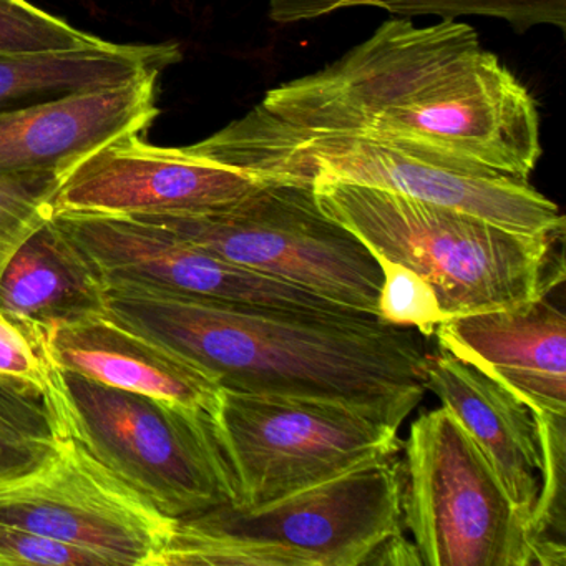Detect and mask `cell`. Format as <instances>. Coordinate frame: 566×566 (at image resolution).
Here are the masks:
<instances>
[{
    "instance_id": "cell-6",
    "label": "cell",
    "mask_w": 566,
    "mask_h": 566,
    "mask_svg": "<svg viewBox=\"0 0 566 566\" xmlns=\"http://www.w3.org/2000/svg\"><path fill=\"white\" fill-rule=\"evenodd\" d=\"M67 433L128 489L171 518L237 505L210 416L57 369Z\"/></svg>"
},
{
    "instance_id": "cell-8",
    "label": "cell",
    "mask_w": 566,
    "mask_h": 566,
    "mask_svg": "<svg viewBox=\"0 0 566 566\" xmlns=\"http://www.w3.org/2000/svg\"><path fill=\"white\" fill-rule=\"evenodd\" d=\"M210 419L241 510L270 505L402 447L399 430L334 400L221 387Z\"/></svg>"
},
{
    "instance_id": "cell-23",
    "label": "cell",
    "mask_w": 566,
    "mask_h": 566,
    "mask_svg": "<svg viewBox=\"0 0 566 566\" xmlns=\"http://www.w3.org/2000/svg\"><path fill=\"white\" fill-rule=\"evenodd\" d=\"M376 260L382 271L377 317L396 326L412 327L422 336H433L436 327L449 319L433 287L403 264Z\"/></svg>"
},
{
    "instance_id": "cell-22",
    "label": "cell",
    "mask_w": 566,
    "mask_h": 566,
    "mask_svg": "<svg viewBox=\"0 0 566 566\" xmlns=\"http://www.w3.org/2000/svg\"><path fill=\"white\" fill-rule=\"evenodd\" d=\"M65 171L0 175V271L22 240L51 217Z\"/></svg>"
},
{
    "instance_id": "cell-4",
    "label": "cell",
    "mask_w": 566,
    "mask_h": 566,
    "mask_svg": "<svg viewBox=\"0 0 566 566\" xmlns=\"http://www.w3.org/2000/svg\"><path fill=\"white\" fill-rule=\"evenodd\" d=\"M321 210L380 260L422 276L447 317L548 296L565 280L559 238L506 230L472 214L376 188L311 184Z\"/></svg>"
},
{
    "instance_id": "cell-24",
    "label": "cell",
    "mask_w": 566,
    "mask_h": 566,
    "mask_svg": "<svg viewBox=\"0 0 566 566\" xmlns=\"http://www.w3.org/2000/svg\"><path fill=\"white\" fill-rule=\"evenodd\" d=\"M107 566L98 553L0 523V566Z\"/></svg>"
},
{
    "instance_id": "cell-13",
    "label": "cell",
    "mask_w": 566,
    "mask_h": 566,
    "mask_svg": "<svg viewBox=\"0 0 566 566\" xmlns=\"http://www.w3.org/2000/svg\"><path fill=\"white\" fill-rule=\"evenodd\" d=\"M160 74L0 114V175L65 171L114 138L144 134L160 115Z\"/></svg>"
},
{
    "instance_id": "cell-25",
    "label": "cell",
    "mask_w": 566,
    "mask_h": 566,
    "mask_svg": "<svg viewBox=\"0 0 566 566\" xmlns=\"http://www.w3.org/2000/svg\"><path fill=\"white\" fill-rule=\"evenodd\" d=\"M55 373L49 344L0 311V377L51 390Z\"/></svg>"
},
{
    "instance_id": "cell-2",
    "label": "cell",
    "mask_w": 566,
    "mask_h": 566,
    "mask_svg": "<svg viewBox=\"0 0 566 566\" xmlns=\"http://www.w3.org/2000/svg\"><path fill=\"white\" fill-rule=\"evenodd\" d=\"M107 316L224 389L334 400L396 430L427 392L419 331L366 313H303L107 283Z\"/></svg>"
},
{
    "instance_id": "cell-10",
    "label": "cell",
    "mask_w": 566,
    "mask_h": 566,
    "mask_svg": "<svg viewBox=\"0 0 566 566\" xmlns=\"http://www.w3.org/2000/svg\"><path fill=\"white\" fill-rule=\"evenodd\" d=\"M190 516L293 549L310 566L373 565L384 543L402 533V463L387 457L261 509L224 505Z\"/></svg>"
},
{
    "instance_id": "cell-15",
    "label": "cell",
    "mask_w": 566,
    "mask_h": 566,
    "mask_svg": "<svg viewBox=\"0 0 566 566\" xmlns=\"http://www.w3.org/2000/svg\"><path fill=\"white\" fill-rule=\"evenodd\" d=\"M423 386L455 413L516 509L533 525L542 489L543 455L532 410L502 384L440 347L426 356Z\"/></svg>"
},
{
    "instance_id": "cell-14",
    "label": "cell",
    "mask_w": 566,
    "mask_h": 566,
    "mask_svg": "<svg viewBox=\"0 0 566 566\" xmlns=\"http://www.w3.org/2000/svg\"><path fill=\"white\" fill-rule=\"evenodd\" d=\"M437 346L515 394L532 413L566 416V317L546 297L449 317Z\"/></svg>"
},
{
    "instance_id": "cell-20",
    "label": "cell",
    "mask_w": 566,
    "mask_h": 566,
    "mask_svg": "<svg viewBox=\"0 0 566 566\" xmlns=\"http://www.w3.org/2000/svg\"><path fill=\"white\" fill-rule=\"evenodd\" d=\"M67 437L54 387L0 377V485L41 469Z\"/></svg>"
},
{
    "instance_id": "cell-5",
    "label": "cell",
    "mask_w": 566,
    "mask_h": 566,
    "mask_svg": "<svg viewBox=\"0 0 566 566\" xmlns=\"http://www.w3.org/2000/svg\"><path fill=\"white\" fill-rule=\"evenodd\" d=\"M402 446V525L422 565H565V545L536 535L452 410L417 417Z\"/></svg>"
},
{
    "instance_id": "cell-3",
    "label": "cell",
    "mask_w": 566,
    "mask_h": 566,
    "mask_svg": "<svg viewBox=\"0 0 566 566\" xmlns=\"http://www.w3.org/2000/svg\"><path fill=\"white\" fill-rule=\"evenodd\" d=\"M258 180L339 181L482 218L506 230L562 238L565 218L528 180L384 138L287 127L260 105L187 147Z\"/></svg>"
},
{
    "instance_id": "cell-7",
    "label": "cell",
    "mask_w": 566,
    "mask_h": 566,
    "mask_svg": "<svg viewBox=\"0 0 566 566\" xmlns=\"http://www.w3.org/2000/svg\"><path fill=\"white\" fill-rule=\"evenodd\" d=\"M140 220L238 266L377 316L382 271L376 256L321 210L310 185L263 180L224 210Z\"/></svg>"
},
{
    "instance_id": "cell-1",
    "label": "cell",
    "mask_w": 566,
    "mask_h": 566,
    "mask_svg": "<svg viewBox=\"0 0 566 566\" xmlns=\"http://www.w3.org/2000/svg\"><path fill=\"white\" fill-rule=\"evenodd\" d=\"M260 107L297 130L384 138L523 180L543 155L535 97L457 19H389L333 64L268 91Z\"/></svg>"
},
{
    "instance_id": "cell-9",
    "label": "cell",
    "mask_w": 566,
    "mask_h": 566,
    "mask_svg": "<svg viewBox=\"0 0 566 566\" xmlns=\"http://www.w3.org/2000/svg\"><path fill=\"white\" fill-rule=\"evenodd\" d=\"M175 522L71 436L41 469L0 485V523L91 549L108 565L157 566Z\"/></svg>"
},
{
    "instance_id": "cell-21",
    "label": "cell",
    "mask_w": 566,
    "mask_h": 566,
    "mask_svg": "<svg viewBox=\"0 0 566 566\" xmlns=\"http://www.w3.org/2000/svg\"><path fill=\"white\" fill-rule=\"evenodd\" d=\"M105 42L28 0H0V55L67 54L101 48Z\"/></svg>"
},
{
    "instance_id": "cell-12",
    "label": "cell",
    "mask_w": 566,
    "mask_h": 566,
    "mask_svg": "<svg viewBox=\"0 0 566 566\" xmlns=\"http://www.w3.org/2000/svg\"><path fill=\"white\" fill-rule=\"evenodd\" d=\"M261 184L187 147H155L142 134H127L67 168L52 214L193 217L224 210Z\"/></svg>"
},
{
    "instance_id": "cell-18",
    "label": "cell",
    "mask_w": 566,
    "mask_h": 566,
    "mask_svg": "<svg viewBox=\"0 0 566 566\" xmlns=\"http://www.w3.org/2000/svg\"><path fill=\"white\" fill-rule=\"evenodd\" d=\"M180 59L175 44L114 42L67 54L0 55V114L164 72Z\"/></svg>"
},
{
    "instance_id": "cell-16",
    "label": "cell",
    "mask_w": 566,
    "mask_h": 566,
    "mask_svg": "<svg viewBox=\"0 0 566 566\" xmlns=\"http://www.w3.org/2000/svg\"><path fill=\"white\" fill-rule=\"evenodd\" d=\"M49 353L57 369L210 417L220 402L221 386L210 374L107 314L55 331Z\"/></svg>"
},
{
    "instance_id": "cell-19",
    "label": "cell",
    "mask_w": 566,
    "mask_h": 566,
    "mask_svg": "<svg viewBox=\"0 0 566 566\" xmlns=\"http://www.w3.org/2000/svg\"><path fill=\"white\" fill-rule=\"evenodd\" d=\"M357 8L382 9L402 19H500L518 34L538 25H552L562 32L566 28V0H270V19L276 24H300Z\"/></svg>"
},
{
    "instance_id": "cell-11",
    "label": "cell",
    "mask_w": 566,
    "mask_h": 566,
    "mask_svg": "<svg viewBox=\"0 0 566 566\" xmlns=\"http://www.w3.org/2000/svg\"><path fill=\"white\" fill-rule=\"evenodd\" d=\"M107 283L303 313H359L303 287L238 266L140 218L54 213Z\"/></svg>"
},
{
    "instance_id": "cell-17",
    "label": "cell",
    "mask_w": 566,
    "mask_h": 566,
    "mask_svg": "<svg viewBox=\"0 0 566 566\" xmlns=\"http://www.w3.org/2000/svg\"><path fill=\"white\" fill-rule=\"evenodd\" d=\"M0 311L49 344L55 331L107 314V281L49 217L0 271Z\"/></svg>"
}]
</instances>
